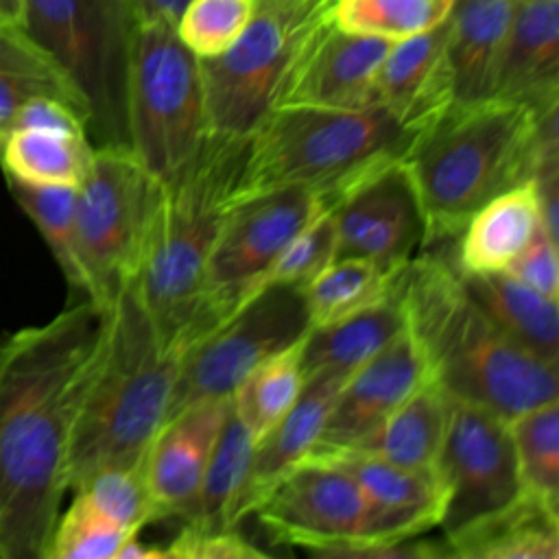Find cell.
Masks as SVG:
<instances>
[{"instance_id": "42", "label": "cell", "mask_w": 559, "mask_h": 559, "mask_svg": "<svg viewBox=\"0 0 559 559\" xmlns=\"http://www.w3.org/2000/svg\"><path fill=\"white\" fill-rule=\"evenodd\" d=\"M524 284L526 288L548 297H559V255L557 238H552L542 225L535 229L524 249L502 271Z\"/></svg>"}, {"instance_id": "36", "label": "cell", "mask_w": 559, "mask_h": 559, "mask_svg": "<svg viewBox=\"0 0 559 559\" xmlns=\"http://www.w3.org/2000/svg\"><path fill=\"white\" fill-rule=\"evenodd\" d=\"M454 0H332V20L352 33L391 41L445 22Z\"/></svg>"}, {"instance_id": "1", "label": "cell", "mask_w": 559, "mask_h": 559, "mask_svg": "<svg viewBox=\"0 0 559 559\" xmlns=\"http://www.w3.org/2000/svg\"><path fill=\"white\" fill-rule=\"evenodd\" d=\"M109 308L85 299L0 338V559H44Z\"/></svg>"}, {"instance_id": "27", "label": "cell", "mask_w": 559, "mask_h": 559, "mask_svg": "<svg viewBox=\"0 0 559 559\" xmlns=\"http://www.w3.org/2000/svg\"><path fill=\"white\" fill-rule=\"evenodd\" d=\"M461 271V269H459ZM463 282L483 312L518 345L559 365V308L507 273H463Z\"/></svg>"}, {"instance_id": "21", "label": "cell", "mask_w": 559, "mask_h": 559, "mask_svg": "<svg viewBox=\"0 0 559 559\" xmlns=\"http://www.w3.org/2000/svg\"><path fill=\"white\" fill-rule=\"evenodd\" d=\"M373 100L413 131L452 105L445 22L391 44L376 74Z\"/></svg>"}, {"instance_id": "13", "label": "cell", "mask_w": 559, "mask_h": 559, "mask_svg": "<svg viewBox=\"0 0 559 559\" xmlns=\"http://www.w3.org/2000/svg\"><path fill=\"white\" fill-rule=\"evenodd\" d=\"M437 472L445 487L439 524L443 537L500 511L524 491L509 419L454 397H450Z\"/></svg>"}, {"instance_id": "33", "label": "cell", "mask_w": 559, "mask_h": 559, "mask_svg": "<svg viewBox=\"0 0 559 559\" xmlns=\"http://www.w3.org/2000/svg\"><path fill=\"white\" fill-rule=\"evenodd\" d=\"M304 336L262 360L231 393V408L236 417L247 426L253 441H258L288 413L304 389Z\"/></svg>"}, {"instance_id": "30", "label": "cell", "mask_w": 559, "mask_h": 559, "mask_svg": "<svg viewBox=\"0 0 559 559\" xmlns=\"http://www.w3.org/2000/svg\"><path fill=\"white\" fill-rule=\"evenodd\" d=\"M253 443L251 432L229 406L183 526L197 531L236 528L231 524V511L249 472Z\"/></svg>"}, {"instance_id": "28", "label": "cell", "mask_w": 559, "mask_h": 559, "mask_svg": "<svg viewBox=\"0 0 559 559\" xmlns=\"http://www.w3.org/2000/svg\"><path fill=\"white\" fill-rule=\"evenodd\" d=\"M404 312L393 293L334 323L310 328L301 343L304 376L332 371L349 376L373 354H378L404 328Z\"/></svg>"}, {"instance_id": "22", "label": "cell", "mask_w": 559, "mask_h": 559, "mask_svg": "<svg viewBox=\"0 0 559 559\" xmlns=\"http://www.w3.org/2000/svg\"><path fill=\"white\" fill-rule=\"evenodd\" d=\"M489 98L535 109L559 100V0H515Z\"/></svg>"}, {"instance_id": "26", "label": "cell", "mask_w": 559, "mask_h": 559, "mask_svg": "<svg viewBox=\"0 0 559 559\" xmlns=\"http://www.w3.org/2000/svg\"><path fill=\"white\" fill-rule=\"evenodd\" d=\"M448 411L450 395L435 380H426L362 439L336 452L369 454L408 469H435Z\"/></svg>"}, {"instance_id": "6", "label": "cell", "mask_w": 559, "mask_h": 559, "mask_svg": "<svg viewBox=\"0 0 559 559\" xmlns=\"http://www.w3.org/2000/svg\"><path fill=\"white\" fill-rule=\"evenodd\" d=\"M415 133L382 105L273 107L247 140L238 199L282 186L341 199L369 173L402 159Z\"/></svg>"}, {"instance_id": "38", "label": "cell", "mask_w": 559, "mask_h": 559, "mask_svg": "<svg viewBox=\"0 0 559 559\" xmlns=\"http://www.w3.org/2000/svg\"><path fill=\"white\" fill-rule=\"evenodd\" d=\"M255 11V0H190L175 28L179 39L199 57L229 48Z\"/></svg>"}, {"instance_id": "45", "label": "cell", "mask_w": 559, "mask_h": 559, "mask_svg": "<svg viewBox=\"0 0 559 559\" xmlns=\"http://www.w3.org/2000/svg\"><path fill=\"white\" fill-rule=\"evenodd\" d=\"M22 0H0V24H20Z\"/></svg>"}, {"instance_id": "9", "label": "cell", "mask_w": 559, "mask_h": 559, "mask_svg": "<svg viewBox=\"0 0 559 559\" xmlns=\"http://www.w3.org/2000/svg\"><path fill=\"white\" fill-rule=\"evenodd\" d=\"M162 194L157 179L129 146H94L76 186V247L85 299L109 308L135 280Z\"/></svg>"}, {"instance_id": "39", "label": "cell", "mask_w": 559, "mask_h": 559, "mask_svg": "<svg viewBox=\"0 0 559 559\" xmlns=\"http://www.w3.org/2000/svg\"><path fill=\"white\" fill-rule=\"evenodd\" d=\"M76 491L114 522L133 533H140L146 524L155 522L142 465L107 467L85 480Z\"/></svg>"}, {"instance_id": "31", "label": "cell", "mask_w": 559, "mask_h": 559, "mask_svg": "<svg viewBox=\"0 0 559 559\" xmlns=\"http://www.w3.org/2000/svg\"><path fill=\"white\" fill-rule=\"evenodd\" d=\"M57 98L79 109L87 124L85 107L55 66V61L20 28L0 24V129L33 98Z\"/></svg>"}, {"instance_id": "37", "label": "cell", "mask_w": 559, "mask_h": 559, "mask_svg": "<svg viewBox=\"0 0 559 559\" xmlns=\"http://www.w3.org/2000/svg\"><path fill=\"white\" fill-rule=\"evenodd\" d=\"M133 535L140 533L120 526L74 491L70 507L59 511L44 559H116Z\"/></svg>"}, {"instance_id": "16", "label": "cell", "mask_w": 559, "mask_h": 559, "mask_svg": "<svg viewBox=\"0 0 559 559\" xmlns=\"http://www.w3.org/2000/svg\"><path fill=\"white\" fill-rule=\"evenodd\" d=\"M330 7L297 44L273 107L356 109L376 105V74L393 41L341 28L332 20Z\"/></svg>"}, {"instance_id": "18", "label": "cell", "mask_w": 559, "mask_h": 559, "mask_svg": "<svg viewBox=\"0 0 559 559\" xmlns=\"http://www.w3.org/2000/svg\"><path fill=\"white\" fill-rule=\"evenodd\" d=\"M426 380H432L426 354L404 325L378 354L347 376L321 437L306 459L354 445Z\"/></svg>"}, {"instance_id": "23", "label": "cell", "mask_w": 559, "mask_h": 559, "mask_svg": "<svg viewBox=\"0 0 559 559\" xmlns=\"http://www.w3.org/2000/svg\"><path fill=\"white\" fill-rule=\"evenodd\" d=\"M443 542L459 559H559V504L522 491Z\"/></svg>"}, {"instance_id": "4", "label": "cell", "mask_w": 559, "mask_h": 559, "mask_svg": "<svg viewBox=\"0 0 559 559\" xmlns=\"http://www.w3.org/2000/svg\"><path fill=\"white\" fill-rule=\"evenodd\" d=\"M247 140L207 131L190 157L162 179L133 286L159 341L177 354L199 308L210 251L238 199Z\"/></svg>"}, {"instance_id": "24", "label": "cell", "mask_w": 559, "mask_h": 559, "mask_svg": "<svg viewBox=\"0 0 559 559\" xmlns=\"http://www.w3.org/2000/svg\"><path fill=\"white\" fill-rule=\"evenodd\" d=\"M513 7L515 0H454L445 20L452 103H476L491 96Z\"/></svg>"}, {"instance_id": "12", "label": "cell", "mask_w": 559, "mask_h": 559, "mask_svg": "<svg viewBox=\"0 0 559 559\" xmlns=\"http://www.w3.org/2000/svg\"><path fill=\"white\" fill-rule=\"evenodd\" d=\"M310 330L299 286L271 284L179 354L168 417L203 402L223 400L269 356Z\"/></svg>"}, {"instance_id": "29", "label": "cell", "mask_w": 559, "mask_h": 559, "mask_svg": "<svg viewBox=\"0 0 559 559\" xmlns=\"http://www.w3.org/2000/svg\"><path fill=\"white\" fill-rule=\"evenodd\" d=\"M94 155L87 133L57 129L0 131V166L7 179L31 186H79Z\"/></svg>"}, {"instance_id": "17", "label": "cell", "mask_w": 559, "mask_h": 559, "mask_svg": "<svg viewBox=\"0 0 559 559\" xmlns=\"http://www.w3.org/2000/svg\"><path fill=\"white\" fill-rule=\"evenodd\" d=\"M306 461H325L343 467L362 496V537L343 548L336 557L362 559V555L378 544L419 537L441 524L445 487L437 467L408 469L358 452H330Z\"/></svg>"}, {"instance_id": "7", "label": "cell", "mask_w": 559, "mask_h": 559, "mask_svg": "<svg viewBox=\"0 0 559 559\" xmlns=\"http://www.w3.org/2000/svg\"><path fill=\"white\" fill-rule=\"evenodd\" d=\"M135 22L129 0H22L20 28L79 94L94 146H129L127 66Z\"/></svg>"}, {"instance_id": "3", "label": "cell", "mask_w": 559, "mask_h": 559, "mask_svg": "<svg viewBox=\"0 0 559 559\" xmlns=\"http://www.w3.org/2000/svg\"><path fill=\"white\" fill-rule=\"evenodd\" d=\"M404 323L421 345L432 380L454 400L502 417L559 400L557 367L511 341L467 293L452 245L426 247L400 273Z\"/></svg>"}, {"instance_id": "32", "label": "cell", "mask_w": 559, "mask_h": 559, "mask_svg": "<svg viewBox=\"0 0 559 559\" xmlns=\"http://www.w3.org/2000/svg\"><path fill=\"white\" fill-rule=\"evenodd\" d=\"M400 271L384 269L362 258L332 260L319 275L301 286L310 328L334 323L386 299Z\"/></svg>"}, {"instance_id": "46", "label": "cell", "mask_w": 559, "mask_h": 559, "mask_svg": "<svg viewBox=\"0 0 559 559\" xmlns=\"http://www.w3.org/2000/svg\"><path fill=\"white\" fill-rule=\"evenodd\" d=\"M255 2H282V0H255Z\"/></svg>"}, {"instance_id": "19", "label": "cell", "mask_w": 559, "mask_h": 559, "mask_svg": "<svg viewBox=\"0 0 559 559\" xmlns=\"http://www.w3.org/2000/svg\"><path fill=\"white\" fill-rule=\"evenodd\" d=\"M229 406L231 397L197 402L168 417L153 437L142 469L155 520L186 518Z\"/></svg>"}, {"instance_id": "34", "label": "cell", "mask_w": 559, "mask_h": 559, "mask_svg": "<svg viewBox=\"0 0 559 559\" xmlns=\"http://www.w3.org/2000/svg\"><path fill=\"white\" fill-rule=\"evenodd\" d=\"M7 188L24 214L33 221L39 236L48 245L59 271L70 288L85 295V277L76 247L74 221V186H31L7 179Z\"/></svg>"}, {"instance_id": "25", "label": "cell", "mask_w": 559, "mask_h": 559, "mask_svg": "<svg viewBox=\"0 0 559 559\" xmlns=\"http://www.w3.org/2000/svg\"><path fill=\"white\" fill-rule=\"evenodd\" d=\"M542 225L531 179L483 203L459 231L452 258L463 273H502Z\"/></svg>"}, {"instance_id": "10", "label": "cell", "mask_w": 559, "mask_h": 559, "mask_svg": "<svg viewBox=\"0 0 559 559\" xmlns=\"http://www.w3.org/2000/svg\"><path fill=\"white\" fill-rule=\"evenodd\" d=\"M336 203V197L308 186H282L236 199L210 251L199 308L181 352L255 295L282 249Z\"/></svg>"}, {"instance_id": "2", "label": "cell", "mask_w": 559, "mask_h": 559, "mask_svg": "<svg viewBox=\"0 0 559 559\" xmlns=\"http://www.w3.org/2000/svg\"><path fill=\"white\" fill-rule=\"evenodd\" d=\"M557 111L559 103H452L415 133L402 162L424 214L426 247L452 242L483 203L559 159Z\"/></svg>"}, {"instance_id": "44", "label": "cell", "mask_w": 559, "mask_h": 559, "mask_svg": "<svg viewBox=\"0 0 559 559\" xmlns=\"http://www.w3.org/2000/svg\"><path fill=\"white\" fill-rule=\"evenodd\" d=\"M138 20H162L177 24L183 7L190 0H129Z\"/></svg>"}, {"instance_id": "11", "label": "cell", "mask_w": 559, "mask_h": 559, "mask_svg": "<svg viewBox=\"0 0 559 559\" xmlns=\"http://www.w3.org/2000/svg\"><path fill=\"white\" fill-rule=\"evenodd\" d=\"M332 0L255 2L240 37L201 59L207 127L227 135H251L275 105L293 52Z\"/></svg>"}, {"instance_id": "20", "label": "cell", "mask_w": 559, "mask_h": 559, "mask_svg": "<svg viewBox=\"0 0 559 559\" xmlns=\"http://www.w3.org/2000/svg\"><path fill=\"white\" fill-rule=\"evenodd\" d=\"M345 380L347 376L332 371L308 376L288 413L253 443L249 472L231 511V524L236 528L310 454Z\"/></svg>"}, {"instance_id": "8", "label": "cell", "mask_w": 559, "mask_h": 559, "mask_svg": "<svg viewBox=\"0 0 559 559\" xmlns=\"http://www.w3.org/2000/svg\"><path fill=\"white\" fill-rule=\"evenodd\" d=\"M210 131L201 59L175 24L138 20L127 66V142L157 179L179 168Z\"/></svg>"}, {"instance_id": "41", "label": "cell", "mask_w": 559, "mask_h": 559, "mask_svg": "<svg viewBox=\"0 0 559 559\" xmlns=\"http://www.w3.org/2000/svg\"><path fill=\"white\" fill-rule=\"evenodd\" d=\"M164 559H260L266 557L262 548L245 539L238 528L197 531L181 526L177 537L168 542Z\"/></svg>"}, {"instance_id": "43", "label": "cell", "mask_w": 559, "mask_h": 559, "mask_svg": "<svg viewBox=\"0 0 559 559\" xmlns=\"http://www.w3.org/2000/svg\"><path fill=\"white\" fill-rule=\"evenodd\" d=\"M4 129H57L87 133L85 118L79 109L63 100L46 96L24 103L0 131Z\"/></svg>"}, {"instance_id": "14", "label": "cell", "mask_w": 559, "mask_h": 559, "mask_svg": "<svg viewBox=\"0 0 559 559\" xmlns=\"http://www.w3.org/2000/svg\"><path fill=\"white\" fill-rule=\"evenodd\" d=\"M275 544L336 557L365 531V504L354 478L338 465L304 461L262 500L255 513Z\"/></svg>"}, {"instance_id": "35", "label": "cell", "mask_w": 559, "mask_h": 559, "mask_svg": "<svg viewBox=\"0 0 559 559\" xmlns=\"http://www.w3.org/2000/svg\"><path fill=\"white\" fill-rule=\"evenodd\" d=\"M522 489L559 504V400L509 417Z\"/></svg>"}, {"instance_id": "40", "label": "cell", "mask_w": 559, "mask_h": 559, "mask_svg": "<svg viewBox=\"0 0 559 559\" xmlns=\"http://www.w3.org/2000/svg\"><path fill=\"white\" fill-rule=\"evenodd\" d=\"M336 253L334 234V205L319 212L275 258L271 269L264 273L260 288L271 284L306 286L319 275Z\"/></svg>"}, {"instance_id": "15", "label": "cell", "mask_w": 559, "mask_h": 559, "mask_svg": "<svg viewBox=\"0 0 559 559\" xmlns=\"http://www.w3.org/2000/svg\"><path fill=\"white\" fill-rule=\"evenodd\" d=\"M338 258H362L400 271L426 247V223L402 159L354 183L334 205Z\"/></svg>"}, {"instance_id": "5", "label": "cell", "mask_w": 559, "mask_h": 559, "mask_svg": "<svg viewBox=\"0 0 559 559\" xmlns=\"http://www.w3.org/2000/svg\"><path fill=\"white\" fill-rule=\"evenodd\" d=\"M179 354L159 341L133 282L109 306L105 343L79 406L70 450L68 489L107 467H135L166 421Z\"/></svg>"}]
</instances>
